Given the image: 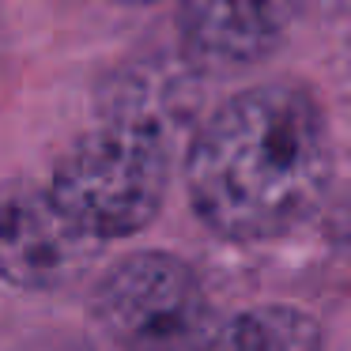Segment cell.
<instances>
[{"label": "cell", "mask_w": 351, "mask_h": 351, "mask_svg": "<svg viewBox=\"0 0 351 351\" xmlns=\"http://www.w3.org/2000/svg\"><path fill=\"white\" fill-rule=\"evenodd\" d=\"M185 182L197 219L227 242H268L325 200L332 140L310 91L265 84L223 102L189 147Z\"/></svg>", "instance_id": "6da1fadb"}, {"label": "cell", "mask_w": 351, "mask_h": 351, "mask_svg": "<svg viewBox=\"0 0 351 351\" xmlns=\"http://www.w3.org/2000/svg\"><path fill=\"white\" fill-rule=\"evenodd\" d=\"M170 182V121L117 106L49 178L53 208L91 242L132 238L159 215Z\"/></svg>", "instance_id": "7a4b0ae2"}, {"label": "cell", "mask_w": 351, "mask_h": 351, "mask_svg": "<svg viewBox=\"0 0 351 351\" xmlns=\"http://www.w3.org/2000/svg\"><path fill=\"white\" fill-rule=\"evenodd\" d=\"M95 313L125 351H208L215 325L197 272L170 253L117 261L95 291Z\"/></svg>", "instance_id": "3957f363"}, {"label": "cell", "mask_w": 351, "mask_h": 351, "mask_svg": "<svg viewBox=\"0 0 351 351\" xmlns=\"http://www.w3.org/2000/svg\"><path fill=\"white\" fill-rule=\"evenodd\" d=\"M99 242L80 234L34 182L0 185V280L19 291H57L80 280Z\"/></svg>", "instance_id": "277c9868"}, {"label": "cell", "mask_w": 351, "mask_h": 351, "mask_svg": "<svg viewBox=\"0 0 351 351\" xmlns=\"http://www.w3.org/2000/svg\"><path fill=\"white\" fill-rule=\"evenodd\" d=\"M298 0H185L178 31L200 72H238L283 42Z\"/></svg>", "instance_id": "5b68a950"}, {"label": "cell", "mask_w": 351, "mask_h": 351, "mask_svg": "<svg viewBox=\"0 0 351 351\" xmlns=\"http://www.w3.org/2000/svg\"><path fill=\"white\" fill-rule=\"evenodd\" d=\"M208 351H325V332L306 310L257 306L215 321Z\"/></svg>", "instance_id": "8992f818"}, {"label": "cell", "mask_w": 351, "mask_h": 351, "mask_svg": "<svg viewBox=\"0 0 351 351\" xmlns=\"http://www.w3.org/2000/svg\"><path fill=\"white\" fill-rule=\"evenodd\" d=\"M117 4H132V8H140V4H159V0H117Z\"/></svg>", "instance_id": "52a82bcc"}]
</instances>
